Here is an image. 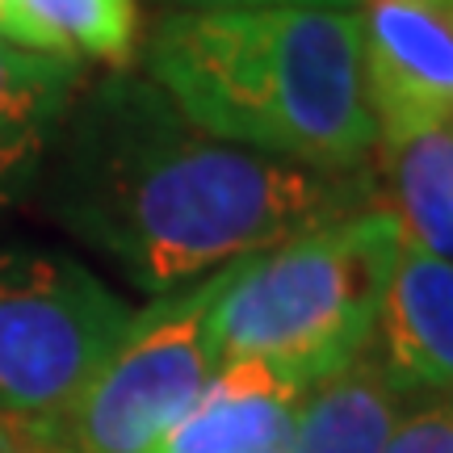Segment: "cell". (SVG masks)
Segmentation results:
<instances>
[{
  "instance_id": "1",
  "label": "cell",
  "mask_w": 453,
  "mask_h": 453,
  "mask_svg": "<svg viewBox=\"0 0 453 453\" xmlns=\"http://www.w3.org/2000/svg\"><path fill=\"white\" fill-rule=\"evenodd\" d=\"M38 180L50 219L151 298L378 206L370 164L311 168L223 143L127 67L76 93Z\"/></svg>"
},
{
  "instance_id": "2",
  "label": "cell",
  "mask_w": 453,
  "mask_h": 453,
  "mask_svg": "<svg viewBox=\"0 0 453 453\" xmlns=\"http://www.w3.org/2000/svg\"><path fill=\"white\" fill-rule=\"evenodd\" d=\"M147 81L194 127L260 156L365 168L378 151L357 9H177L151 34Z\"/></svg>"
},
{
  "instance_id": "3",
  "label": "cell",
  "mask_w": 453,
  "mask_h": 453,
  "mask_svg": "<svg viewBox=\"0 0 453 453\" xmlns=\"http://www.w3.org/2000/svg\"><path fill=\"white\" fill-rule=\"evenodd\" d=\"M399 248V223L378 202L235 260L219 303L223 361L265 357L307 387L353 365L373 340Z\"/></svg>"
},
{
  "instance_id": "4",
  "label": "cell",
  "mask_w": 453,
  "mask_h": 453,
  "mask_svg": "<svg viewBox=\"0 0 453 453\" xmlns=\"http://www.w3.org/2000/svg\"><path fill=\"white\" fill-rule=\"evenodd\" d=\"M235 265L151 298L130 315L122 336L67 407L76 453H151L173 424L202 399L223 365L219 303Z\"/></svg>"
},
{
  "instance_id": "5",
  "label": "cell",
  "mask_w": 453,
  "mask_h": 453,
  "mask_svg": "<svg viewBox=\"0 0 453 453\" xmlns=\"http://www.w3.org/2000/svg\"><path fill=\"white\" fill-rule=\"evenodd\" d=\"M130 315L81 260L0 248V411L59 420Z\"/></svg>"
},
{
  "instance_id": "6",
  "label": "cell",
  "mask_w": 453,
  "mask_h": 453,
  "mask_svg": "<svg viewBox=\"0 0 453 453\" xmlns=\"http://www.w3.org/2000/svg\"><path fill=\"white\" fill-rule=\"evenodd\" d=\"M361 97L378 147L453 127V0H357Z\"/></svg>"
},
{
  "instance_id": "7",
  "label": "cell",
  "mask_w": 453,
  "mask_h": 453,
  "mask_svg": "<svg viewBox=\"0 0 453 453\" xmlns=\"http://www.w3.org/2000/svg\"><path fill=\"white\" fill-rule=\"evenodd\" d=\"M365 353L399 395L453 399V260L399 248Z\"/></svg>"
},
{
  "instance_id": "8",
  "label": "cell",
  "mask_w": 453,
  "mask_h": 453,
  "mask_svg": "<svg viewBox=\"0 0 453 453\" xmlns=\"http://www.w3.org/2000/svg\"><path fill=\"white\" fill-rule=\"evenodd\" d=\"M311 387L265 357H226L151 453H286Z\"/></svg>"
},
{
  "instance_id": "9",
  "label": "cell",
  "mask_w": 453,
  "mask_h": 453,
  "mask_svg": "<svg viewBox=\"0 0 453 453\" xmlns=\"http://www.w3.org/2000/svg\"><path fill=\"white\" fill-rule=\"evenodd\" d=\"M76 93L81 59L0 38V211L38 185Z\"/></svg>"
},
{
  "instance_id": "10",
  "label": "cell",
  "mask_w": 453,
  "mask_h": 453,
  "mask_svg": "<svg viewBox=\"0 0 453 453\" xmlns=\"http://www.w3.org/2000/svg\"><path fill=\"white\" fill-rule=\"evenodd\" d=\"M403 411L407 395L382 378L370 353H361L353 365L311 387L286 453H378Z\"/></svg>"
},
{
  "instance_id": "11",
  "label": "cell",
  "mask_w": 453,
  "mask_h": 453,
  "mask_svg": "<svg viewBox=\"0 0 453 453\" xmlns=\"http://www.w3.org/2000/svg\"><path fill=\"white\" fill-rule=\"evenodd\" d=\"M382 156L390 164L382 206L395 214L403 243L453 260V127L416 134Z\"/></svg>"
},
{
  "instance_id": "12",
  "label": "cell",
  "mask_w": 453,
  "mask_h": 453,
  "mask_svg": "<svg viewBox=\"0 0 453 453\" xmlns=\"http://www.w3.org/2000/svg\"><path fill=\"white\" fill-rule=\"evenodd\" d=\"M26 21V47L97 59L127 67L139 47V9L134 0H17Z\"/></svg>"
},
{
  "instance_id": "13",
  "label": "cell",
  "mask_w": 453,
  "mask_h": 453,
  "mask_svg": "<svg viewBox=\"0 0 453 453\" xmlns=\"http://www.w3.org/2000/svg\"><path fill=\"white\" fill-rule=\"evenodd\" d=\"M378 453H453V399L407 407Z\"/></svg>"
},
{
  "instance_id": "14",
  "label": "cell",
  "mask_w": 453,
  "mask_h": 453,
  "mask_svg": "<svg viewBox=\"0 0 453 453\" xmlns=\"http://www.w3.org/2000/svg\"><path fill=\"white\" fill-rule=\"evenodd\" d=\"M0 453H76L64 424L47 416L0 411Z\"/></svg>"
},
{
  "instance_id": "15",
  "label": "cell",
  "mask_w": 453,
  "mask_h": 453,
  "mask_svg": "<svg viewBox=\"0 0 453 453\" xmlns=\"http://www.w3.org/2000/svg\"><path fill=\"white\" fill-rule=\"evenodd\" d=\"M180 9H353L357 0H177Z\"/></svg>"
},
{
  "instance_id": "16",
  "label": "cell",
  "mask_w": 453,
  "mask_h": 453,
  "mask_svg": "<svg viewBox=\"0 0 453 453\" xmlns=\"http://www.w3.org/2000/svg\"><path fill=\"white\" fill-rule=\"evenodd\" d=\"M0 38L26 47V21H21V4L17 0H0Z\"/></svg>"
}]
</instances>
